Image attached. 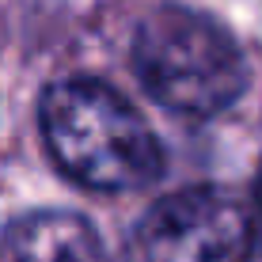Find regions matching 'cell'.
Segmentation results:
<instances>
[{
    "label": "cell",
    "mask_w": 262,
    "mask_h": 262,
    "mask_svg": "<svg viewBox=\"0 0 262 262\" xmlns=\"http://www.w3.org/2000/svg\"><path fill=\"white\" fill-rule=\"evenodd\" d=\"M38 125L50 160L72 183L103 194H133L164 175V144L118 88L69 76L46 88Z\"/></svg>",
    "instance_id": "obj_1"
},
{
    "label": "cell",
    "mask_w": 262,
    "mask_h": 262,
    "mask_svg": "<svg viewBox=\"0 0 262 262\" xmlns=\"http://www.w3.org/2000/svg\"><path fill=\"white\" fill-rule=\"evenodd\" d=\"M0 262H106V247L88 216L38 209L0 232Z\"/></svg>",
    "instance_id": "obj_4"
},
{
    "label": "cell",
    "mask_w": 262,
    "mask_h": 262,
    "mask_svg": "<svg viewBox=\"0 0 262 262\" xmlns=\"http://www.w3.org/2000/svg\"><path fill=\"white\" fill-rule=\"evenodd\" d=\"M255 198H258V216H262V167H258V183H255Z\"/></svg>",
    "instance_id": "obj_5"
},
{
    "label": "cell",
    "mask_w": 262,
    "mask_h": 262,
    "mask_svg": "<svg viewBox=\"0 0 262 262\" xmlns=\"http://www.w3.org/2000/svg\"><path fill=\"white\" fill-rule=\"evenodd\" d=\"M133 72L160 106L183 118H213L251 84L239 42L213 15L183 4L148 12L133 34Z\"/></svg>",
    "instance_id": "obj_2"
},
{
    "label": "cell",
    "mask_w": 262,
    "mask_h": 262,
    "mask_svg": "<svg viewBox=\"0 0 262 262\" xmlns=\"http://www.w3.org/2000/svg\"><path fill=\"white\" fill-rule=\"evenodd\" d=\"M258 221L224 186H186L137 221L125 262H251Z\"/></svg>",
    "instance_id": "obj_3"
}]
</instances>
